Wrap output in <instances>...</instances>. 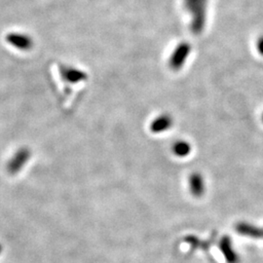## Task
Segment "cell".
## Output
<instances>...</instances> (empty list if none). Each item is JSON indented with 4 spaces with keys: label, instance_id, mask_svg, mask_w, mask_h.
<instances>
[{
    "label": "cell",
    "instance_id": "obj_13",
    "mask_svg": "<svg viewBox=\"0 0 263 263\" xmlns=\"http://www.w3.org/2000/svg\"><path fill=\"white\" fill-rule=\"evenodd\" d=\"M262 121H263V114H262Z\"/></svg>",
    "mask_w": 263,
    "mask_h": 263
},
{
    "label": "cell",
    "instance_id": "obj_4",
    "mask_svg": "<svg viewBox=\"0 0 263 263\" xmlns=\"http://www.w3.org/2000/svg\"><path fill=\"white\" fill-rule=\"evenodd\" d=\"M6 40L9 44L15 47L16 49L22 50V51H28L31 50L33 47V40L31 36L24 34V33H10L7 35Z\"/></svg>",
    "mask_w": 263,
    "mask_h": 263
},
{
    "label": "cell",
    "instance_id": "obj_3",
    "mask_svg": "<svg viewBox=\"0 0 263 263\" xmlns=\"http://www.w3.org/2000/svg\"><path fill=\"white\" fill-rule=\"evenodd\" d=\"M30 158L31 151L28 148H21L20 150H18L7 166L9 172L12 174L19 172L21 169L24 168V166L27 164Z\"/></svg>",
    "mask_w": 263,
    "mask_h": 263
},
{
    "label": "cell",
    "instance_id": "obj_7",
    "mask_svg": "<svg viewBox=\"0 0 263 263\" xmlns=\"http://www.w3.org/2000/svg\"><path fill=\"white\" fill-rule=\"evenodd\" d=\"M220 249H221V251L223 253V256L225 257L227 262L238 263L239 257H238L237 253L235 252V250L233 249L231 241H230V239L228 237H224L221 240Z\"/></svg>",
    "mask_w": 263,
    "mask_h": 263
},
{
    "label": "cell",
    "instance_id": "obj_6",
    "mask_svg": "<svg viewBox=\"0 0 263 263\" xmlns=\"http://www.w3.org/2000/svg\"><path fill=\"white\" fill-rule=\"evenodd\" d=\"M189 187L193 196L201 197L205 191L204 179L199 172H194L189 178Z\"/></svg>",
    "mask_w": 263,
    "mask_h": 263
},
{
    "label": "cell",
    "instance_id": "obj_8",
    "mask_svg": "<svg viewBox=\"0 0 263 263\" xmlns=\"http://www.w3.org/2000/svg\"><path fill=\"white\" fill-rule=\"evenodd\" d=\"M62 75L69 82H78L80 80L86 79L85 72H83L79 69H76V68H73V67L64 68L62 70Z\"/></svg>",
    "mask_w": 263,
    "mask_h": 263
},
{
    "label": "cell",
    "instance_id": "obj_12",
    "mask_svg": "<svg viewBox=\"0 0 263 263\" xmlns=\"http://www.w3.org/2000/svg\"><path fill=\"white\" fill-rule=\"evenodd\" d=\"M0 251H1V246H0Z\"/></svg>",
    "mask_w": 263,
    "mask_h": 263
},
{
    "label": "cell",
    "instance_id": "obj_9",
    "mask_svg": "<svg viewBox=\"0 0 263 263\" xmlns=\"http://www.w3.org/2000/svg\"><path fill=\"white\" fill-rule=\"evenodd\" d=\"M172 151L178 157H186L191 152V145L186 140H179L174 142Z\"/></svg>",
    "mask_w": 263,
    "mask_h": 263
},
{
    "label": "cell",
    "instance_id": "obj_11",
    "mask_svg": "<svg viewBox=\"0 0 263 263\" xmlns=\"http://www.w3.org/2000/svg\"><path fill=\"white\" fill-rule=\"evenodd\" d=\"M256 48H257V51L259 53L260 56L263 57V35L259 37V39L257 40V43H256Z\"/></svg>",
    "mask_w": 263,
    "mask_h": 263
},
{
    "label": "cell",
    "instance_id": "obj_1",
    "mask_svg": "<svg viewBox=\"0 0 263 263\" xmlns=\"http://www.w3.org/2000/svg\"><path fill=\"white\" fill-rule=\"evenodd\" d=\"M184 3L190 15V31L195 35L201 34L207 22L208 0H184Z\"/></svg>",
    "mask_w": 263,
    "mask_h": 263
},
{
    "label": "cell",
    "instance_id": "obj_10",
    "mask_svg": "<svg viewBox=\"0 0 263 263\" xmlns=\"http://www.w3.org/2000/svg\"><path fill=\"white\" fill-rule=\"evenodd\" d=\"M238 231L241 234H245L247 236H249V237H260L262 236L263 232L260 231L258 228L252 226V225H249V224H244V223H241L238 225L237 227Z\"/></svg>",
    "mask_w": 263,
    "mask_h": 263
},
{
    "label": "cell",
    "instance_id": "obj_2",
    "mask_svg": "<svg viewBox=\"0 0 263 263\" xmlns=\"http://www.w3.org/2000/svg\"><path fill=\"white\" fill-rule=\"evenodd\" d=\"M191 53V46L187 42H182L173 50L169 59V66L173 71H179L186 64Z\"/></svg>",
    "mask_w": 263,
    "mask_h": 263
},
{
    "label": "cell",
    "instance_id": "obj_5",
    "mask_svg": "<svg viewBox=\"0 0 263 263\" xmlns=\"http://www.w3.org/2000/svg\"><path fill=\"white\" fill-rule=\"evenodd\" d=\"M172 123H173V120H172L170 115H169V114H161L160 116L155 118L154 120L151 122L150 130L154 134L163 133V132H166L167 130L170 129L171 126H172Z\"/></svg>",
    "mask_w": 263,
    "mask_h": 263
}]
</instances>
